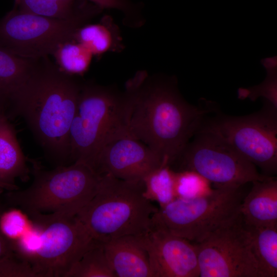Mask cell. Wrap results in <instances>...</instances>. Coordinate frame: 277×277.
<instances>
[{
  "label": "cell",
  "mask_w": 277,
  "mask_h": 277,
  "mask_svg": "<svg viewBox=\"0 0 277 277\" xmlns=\"http://www.w3.org/2000/svg\"><path fill=\"white\" fill-rule=\"evenodd\" d=\"M127 108V134L157 153L170 166L200 128L213 103L206 107L188 103L176 78L149 75L139 71L127 81L124 91Z\"/></svg>",
  "instance_id": "obj_1"
},
{
  "label": "cell",
  "mask_w": 277,
  "mask_h": 277,
  "mask_svg": "<svg viewBox=\"0 0 277 277\" xmlns=\"http://www.w3.org/2000/svg\"><path fill=\"white\" fill-rule=\"evenodd\" d=\"M81 84L48 56L43 57L9 107L12 116L25 121L55 167L70 164L69 132Z\"/></svg>",
  "instance_id": "obj_2"
},
{
  "label": "cell",
  "mask_w": 277,
  "mask_h": 277,
  "mask_svg": "<svg viewBox=\"0 0 277 277\" xmlns=\"http://www.w3.org/2000/svg\"><path fill=\"white\" fill-rule=\"evenodd\" d=\"M124 92L114 86L82 82L69 132L70 163L95 170L99 155L111 141L127 134Z\"/></svg>",
  "instance_id": "obj_3"
},
{
  "label": "cell",
  "mask_w": 277,
  "mask_h": 277,
  "mask_svg": "<svg viewBox=\"0 0 277 277\" xmlns=\"http://www.w3.org/2000/svg\"><path fill=\"white\" fill-rule=\"evenodd\" d=\"M158 209L144 195L143 181L101 174L96 193L76 215L92 238L102 243L125 235L146 234Z\"/></svg>",
  "instance_id": "obj_4"
},
{
  "label": "cell",
  "mask_w": 277,
  "mask_h": 277,
  "mask_svg": "<svg viewBox=\"0 0 277 277\" xmlns=\"http://www.w3.org/2000/svg\"><path fill=\"white\" fill-rule=\"evenodd\" d=\"M33 180L26 189L6 192L8 206L20 208L29 215L59 213L76 216L96 192L101 175L90 166L76 162L46 170L29 159Z\"/></svg>",
  "instance_id": "obj_5"
},
{
  "label": "cell",
  "mask_w": 277,
  "mask_h": 277,
  "mask_svg": "<svg viewBox=\"0 0 277 277\" xmlns=\"http://www.w3.org/2000/svg\"><path fill=\"white\" fill-rule=\"evenodd\" d=\"M102 10L88 2L74 16L62 19L25 13L14 7L0 19V48L31 59L53 55Z\"/></svg>",
  "instance_id": "obj_6"
},
{
  "label": "cell",
  "mask_w": 277,
  "mask_h": 277,
  "mask_svg": "<svg viewBox=\"0 0 277 277\" xmlns=\"http://www.w3.org/2000/svg\"><path fill=\"white\" fill-rule=\"evenodd\" d=\"M242 186H215L203 195L177 197L160 207L152 221L175 235L199 243L239 214Z\"/></svg>",
  "instance_id": "obj_7"
},
{
  "label": "cell",
  "mask_w": 277,
  "mask_h": 277,
  "mask_svg": "<svg viewBox=\"0 0 277 277\" xmlns=\"http://www.w3.org/2000/svg\"><path fill=\"white\" fill-rule=\"evenodd\" d=\"M276 110L267 102L262 110L246 115L217 113L206 117L197 132L215 135L258 167L263 174L273 176L277 172Z\"/></svg>",
  "instance_id": "obj_8"
},
{
  "label": "cell",
  "mask_w": 277,
  "mask_h": 277,
  "mask_svg": "<svg viewBox=\"0 0 277 277\" xmlns=\"http://www.w3.org/2000/svg\"><path fill=\"white\" fill-rule=\"evenodd\" d=\"M170 166L175 171L196 172L215 186H243L273 176L260 173L256 166L215 135L197 132Z\"/></svg>",
  "instance_id": "obj_9"
},
{
  "label": "cell",
  "mask_w": 277,
  "mask_h": 277,
  "mask_svg": "<svg viewBox=\"0 0 277 277\" xmlns=\"http://www.w3.org/2000/svg\"><path fill=\"white\" fill-rule=\"evenodd\" d=\"M29 216L41 229L39 245L30 264L37 277H65L94 239L76 216Z\"/></svg>",
  "instance_id": "obj_10"
},
{
  "label": "cell",
  "mask_w": 277,
  "mask_h": 277,
  "mask_svg": "<svg viewBox=\"0 0 277 277\" xmlns=\"http://www.w3.org/2000/svg\"><path fill=\"white\" fill-rule=\"evenodd\" d=\"M195 244L199 277H261L250 231L240 212Z\"/></svg>",
  "instance_id": "obj_11"
},
{
  "label": "cell",
  "mask_w": 277,
  "mask_h": 277,
  "mask_svg": "<svg viewBox=\"0 0 277 277\" xmlns=\"http://www.w3.org/2000/svg\"><path fill=\"white\" fill-rule=\"evenodd\" d=\"M144 239L153 277H199L195 244L152 221Z\"/></svg>",
  "instance_id": "obj_12"
},
{
  "label": "cell",
  "mask_w": 277,
  "mask_h": 277,
  "mask_svg": "<svg viewBox=\"0 0 277 277\" xmlns=\"http://www.w3.org/2000/svg\"><path fill=\"white\" fill-rule=\"evenodd\" d=\"M163 164L159 155L146 144L126 134L108 143L102 150L95 166L100 174L132 182L142 181Z\"/></svg>",
  "instance_id": "obj_13"
},
{
  "label": "cell",
  "mask_w": 277,
  "mask_h": 277,
  "mask_svg": "<svg viewBox=\"0 0 277 277\" xmlns=\"http://www.w3.org/2000/svg\"><path fill=\"white\" fill-rule=\"evenodd\" d=\"M102 243L116 277H153L144 235H125Z\"/></svg>",
  "instance_id": "obj_14"
},
{
  "label": "cell",
  "mask_w": 277,
  "mask_h": 277,
  "mask_svg": "<svg viewBox=\"0 0 277 277\" xmlns=\"http://www.w3.org/2000/svg\"><path fill=\"white\" fill-rule=\"evenodd\" d=\"M28 161L13 126L5 112L0 110V193L18 189L17 179L23 182L29 179Z\"/></svg>",
  "instance_id": "obj_15"
},
{
  "label": "cell",
  "mask_w": 277,
  "mask_h": 277,
  "mask_svg": "<svg viewBox=\"0 0 277 277\" xmlns=\"http://www.w3.org/2000/svg\"><path fill=\"white\" fill-rule=\"evenodd\" d=\"M240 212L245 223L254 227L277 226V180L273 176L252 182Z\"/></svg>",
  "instance_id": "obj_16"
},
{
  "label": "cell",
  "mask_w": 277,
  "mask_h": 277,
  "mask_svg": "<svg viewBox=\"0 0 277 277\" xmlns=\"http://www.w3.org/2000/svg\"><path fill=\"white\" fill-rule=\"evenodd\" d=\"M39 59L19 56L0 48V110L6 112L35 71Z\"/></svg>",
  "instance_id": "obj_17"
},
{
  "label": "cell",
  "mask_w": 277,
  "mask_h": 277,
  "mask_svg": "<svg viewBox=\"0 0 277 277\" xmlns=\"http://www.w3.org/2000/svg\"><path fill=\"white\" fill-rule=\"evenodd\" d=\"M74 41L88 49L93 55L118 52L124 48L118 26L109 15H105L97 24H86L76 32Z\"/></svg>",
  "instance_id": "obj_18"
},
{
  "label": "cell",
  "mask_w": 277,
  "mask_h": 277,
  "mask_svg": "<svg viewBox=\"0 0 277 277\" xmlns=\"http://www.w3.org/2000/svg\"><path fill=\"white\" fill-rule=\"evenodd\" d=\"M247 226L261 277H276L277 226Z\"/></svg>",
  "instance_id": "obj_19"
},
{
  "label": "cell",
  "mask_w": 277,
  "mask_h": 277,
  "mask_svg": "<svg viewBox=\"0 0 277 277\" xmlns=\"http://www.w3.org/2000/svg\"><path fill=\"white\" fill-rule=\"evenodd\" d=\"M87 0H14V8L33 15L66 19L76 15Z\"/></svg>",
  "instance_id": "obj_20"
},
{
  "label": "cell",
  "mask_w": 277,
  "mask_h": 277,
  "mask_svg": "<svg viewBox=\"0 0 277 277\" xmlns=\"http://www.w3.org/2000/svg\"><path fill=\"white\" fill-rule=\"evenodd\" d=\"M144 195L150 201L163 207L177 198L175 189V171L168 165H162L143 180Z\"/></svg>",
  "instance_id": "obj_21"
},
{
  "label": "cell",
  "mask_w": 277,
  "mask_h": 277,
  "mask_svg": "<svg viewBox=\"0 0 277 277\" xmlns=\"http://www.w3.org/2000/svg\"><path fill=\"white\" fill-rule=\"evenodd\" d=\"M65 277H116L105 253L103 243L94 240Z\"/></svg>",
  "instance_id": "obj_22"
},
{
  "label": "cell",
  "mask_w": 277,
  "mask_h": 277,
  "mask_svg": "<svg viewBox=\"0 0 277 277\" xmlns=\"http://www.w3.org/2000/svg\"><path fill=\"white\" fill-rule=\"evenodd\" d=\"M53 56L62 70L70 75H82L88 70L93 55L73 39L62 44Z\"/></svg>",
  "instance_id": "obj_23"
},
{
  "label": "cell",
  "mask_w": 277,
  "mask_h": 277,
  "mask_svg": "<svg viewBox=\"0 0 277 277\" xmlns=\"http://www.w3.org/2000/svg\"><path fill=\"white\" fill-rule=\"evenodd\" d=\"M32 226L33 221L29 214L17 207L7 205L0 215V230L11 247L22 238Z\"/></svg>",
  "instance_id": "obj_24"
},
{
  "label": "cell",
  "mask_w": 277,
  "mask_h": 277,
  "mask_svg": "<svg viewBox=\"0 0 277 277\" xmlns=\"http://www.w3.org/2000/svg\"><path fill=\"white\" fill-rule=\"evenodd\" d=\"M211 183L198 173L191 170L175 171V189L177 197L192 198L212 190Z\"/></svg>",
  "instance_id": "obj_25"
},
{
  "label": "cell",
  "mask_w": 277,
  "mask_h": 277,
  "mask_svg": "<svg viewBox=\"0 0 277 277\" xmlns=\"http://www.w3.org/2000/svg\"><path fill=\"white\" fill-rule=\"evenodd\" d=\"M266 69L267 72L266 79L259 85L249 88H240L238 97L241 99L249 98L252 101H255L259 97L262 96L277 109L276 67Z\"/></svg>",
  "instance_id": "obj_26"
},
{
  "label": "cell",
  "mask_w": 277,
  "mask_h": 277,
  "mask_svg": "<svg viewBox=\"0 0 277 277\" xmlns=\"http://www.w3.org/2000/svg\"><path fill=\"white\" fill-rule=\"evenodd\" d=\"M0 277H37L32 266L14 253L0 258Z\"/></svg>",
  "instance_id": "obj_27"
},
{
  "label": "cell",
  "mask_w": 277,
  "mask_h": 277,
  "mask_svg": "<svg viewBox=\"0 0 277 277\" xmlns=\"http://www.w3.org/2000/svg\"><path fill=\"white\" fill-rule=\"evenodd\" d=\"M98 6L102 9H116L125 14L128 13L132 5L129 0H87Z\"/></svg>",
  "instance_id": "obj_28"
},
{
  "label": "cell",
  "mask_w": 277,
  "mask_h": 277,
  "mask_svg": "<svg viewBox=\"0 0 277 277\" xmlns=\"http://www.w3.org/2000/svg\"><path fill=\"white\" fill-rule=\"evenodd\" d=\"M7 204L0 199V215ZM13 253L11 246L0 230V258Z\"/></svg>",
  "instance_id": "obj_29"
}]
</instances>
